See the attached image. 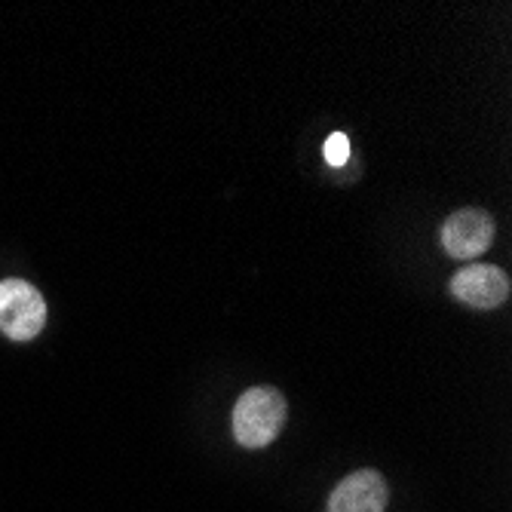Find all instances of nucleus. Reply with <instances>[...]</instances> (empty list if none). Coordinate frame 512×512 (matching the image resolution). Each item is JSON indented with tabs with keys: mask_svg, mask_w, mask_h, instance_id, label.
I'll return each mask as SVG.
<instances>
[{
	"mask_svg": "<svg viewBox=\"0 0 512 512\" xmlns=\"http://www.w3.org/2000/svg\"><path fill=\"white\" fill-rule=\"evenodd\" d=\"M494 240V221L482 209H460L442 224V246L454 258H476Z\"/></svg>",
	"mask_w": 512,
	"mask_h": 512,
	"instance_id": "nucleus-4",
	"label": "nucleus"
},
{
	"mask_svg": "<svg viewBox=\"0 0 512 512\" xmlns=\"http://www.w3.org/2000/svg\"><path fill=\"white\" fill-rule=\"evenodd\" d=\"M390 488L381 473L359 470L347 476L329 497V512H384Z\"/></svg>",
	"mask_w": 512,
	"mask_h": 512,
	"instance_id": "nucleus-5",
	"label": "nucleus"
},
{
	"mask_svg": "<svg viewBox=\"0 0 512 512\" xmlns=\"http://www.w3.org/2000/svg\"><path fill=\"white\" fill-rule=\"evenodd\" d=\"M350 157V142L344 132H335L329 135V142H325V160H329L332 166H344Z\"/></svg>",
	"mask_w": 512,
	"mask_h": 512,
	"instance_id": "nucleus-6",
	"label": "nucleus"
},
{
	"mask_svg": "<svg viewBox=\"0 0 512 512\" xmlns=\"http://www.w3.org/2000/svg\"><path fill=\"white\" fill-rule=\"evenodd\" d=\"M451 295L476 310H494L509 298V276L491 264H470L454 273Z\"/></svg>",
	"mask_w": 512,
	"mask_h": 512,
	"instance_id": "nucleus-3",
	"label": "nucleus"
},
{
	"mask_svg": "<svg viewBox=\"0 0 512 512\" xmlns=\"http://www.w3.org/2000/svg\"><path fill=\"white\" fill-rule=\"evenodd\" d=\"M286 424V399L273 387L246 390L234 408V436L243 448L270 445Z\"/></svg>",
	"mask_w": 512,
	"mask_h": 512,
	"instance_id": "nucleus-1",
	"label": "nucleus"
},
{
	"mask_svg": "<svg viewBox=\"0 0 512 512\" xmlns=\"http://www.w3.org/2000/svg\"><path fill=\"white\" fill-rule=\"evenodd\" d=\"M46 322L43 295L25 279H4L0 283V332L13 341H31Z\"/></svg>",
	"mask_w": 512,
	"mask_h": 512,
	"instance_id": "nucleus-2",
	"label": "nucleus"
}]
</instances>
